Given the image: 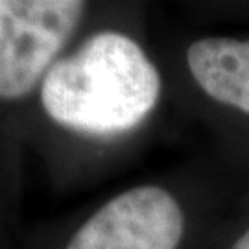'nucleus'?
<instances>
[{
  "instance_id": "obj_1",
  "label": "nucleus",
  "mask_w": 249,
  "mask_h": 249,
  "mask_svg": "<svg viewBox=\"0 0 249 249\" xmlns=\"http://www.w3.org/2000/svg\"><path fill=\"white\" fill-rule=\"evenodd\" d=\"M160 76L131 37L104 32L53 63L43 78L48 116L74 131L124 133L157 106Z\"/></svg>"
},
{
  "instance_id": "obj_2",
  "label": "nucleus",
  "mask_w": 249,
  "mask_h": 249,
  "mask_svg": "<svg viewBox=\"0 0 249 249\" xmlns=\"http://www.w3.org/2000/svg\"><path fill=\"white\" fill-rule=\"evenodd\" d=\"M85 11L74 0H0V100L24 98Z\"/></svg>"
},
{
  "instance_id": "obj_3",
  "label": "nucleus",
  "mask_w": 249,
  "mask_h": 249,
  "mask_svg": "<svg viewBox=\"0 0 249 249\" xmlns=\"http://www.w3.org/2000/svg\"><path fill=\"white\" fill-rule=\"evenodd\" d=\"M185 216L160 187H135L109 199L65 249H178Z\"/></svg>"
},
{
  "instance_id": "obj_4",
  "label": "nucleus",
  "mask_w": 249,
  "mask_h": 249,
  "mask_svg": "<svg viewBox=\"0 0 249 249\" xmlns=\"http://www.w3.org/2000/svg\"><path fill=\"white\" fill-rule=\"evenodd\" d=\"M187 61L211 98L249 115V39L205 37L190 45Z\"/></svg>"
},
{
  "instance_id": "obj_5",
  "label": "nucleus",
  "mask_w": 249,
  "mask_h": 249,
  "mask_svg": "<svg viewBox=\"0 0 249 249\" xmlns=\"http://www.w3.org/2000/svg\"><path fill=\"white\" fill-rule=\"evenodd\" d=\"M231 249H249V231H246L238 240L234 242Z\"/></svg>"
}]
</instances>
